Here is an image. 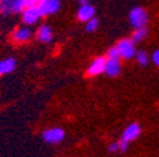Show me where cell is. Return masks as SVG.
Wrapping results in <instances>:
<instances>
[{
  "label": "cell",
  "mask_w": 159,
  "mask_h": 157,
  "mask_svg": "<svg viewBox=\"0 0 159 157\" xmlns=\"http://www.w3.org/2000/svg\"><path fill=\"white\" fill-rule=\"evenodd\" d=\"M129 23L134 28H139V27H146L148 24V11L143 7H134L129 11Z\"/></svg>",
  "instance_id": "1"
},
{
  "label": "cell",
  "mask_w": 159,
  "mask_h": 157,
  "mask_svg": "<svg viewBox=\"0 0 159 157\" xmlns=\"http://www.w3.org/2000/svg\"><path fill=\"white\" fill-rule=\"evenodd\" d=\"M116 48L119 51V57L125 59H131L135 57V43H134L131 38H121L116 43Z\"/></svg>",
  "instance_id": "2"
},
{
  "label": "cell",
  "mask_w": 159,
  "mask_h": 157,
  "mask_svg": "<svg viewBox=\"0 0 159 157\" xmlns=\"http://www.w3.org/2000/svg\"><path fill=\"white\" fill-rule=\"evenodd\" d=\"M43 140L50 144H57L60 142H63L66 137V132L61 128H50L43 132Z\"/></svg>",
  "instance_id": "3"
},
{
  "label": "cell",
  "mask_w": 159,
  "mask_h": 157,
  "mask_svg": "<svg viewBox=\"0 0 159 157\" xmlns=\"http://www.w3.org/2000/svg\"><path fill=\"white\" fill-rule=\"evenodd\" d=\"M23 10V0H2L0 2V13L2 14L21 13Z\"/></svg>",
  "instance_id": "4"
},
{
  "label": "cell",
  "mask_w": 159,
  "mask_h": 157,
  "mask_svg": "<svg viewBox=\"0 0 159 157\" xmlns=\"http://www.w3.org/2000/svg\"><path fill=\"white\" fill-rule=\"evenodd\" d=\"M41 17L51 16L60 10V2H53V0H41L37 6Z\"/></svg>",
  "instance_id": "5"
},
{
  "label": "cell",
  "mask_w": 159,
  "mask_h": 157,
  "mask_svg": "<svg viewBox=\"0 0 159 157\" xmlns=\"http://www.w3.org/2000/svg\"><path fill=\"white\" fill-rule=\"evenodd\" d=\"M121 61L119 58H107L105 59V69H104V74L107 76H111V78H115L121 74Z\"/></svg>",
  "instance_id": "6"
},
{
  "label": "cell",
  "mask_w": 159,
  "mask_h": 157,
  "mask_svg": "<svg viewBox=\"0 0 159 157\" xmlns=\"http://www.w3.org/2000/svg\"><path fill=\"white\" fill-rule=\"evenodd\" d=\"M105 59L104 57H97L95 59H93V62L88 65L87 69V75L88 76H98L101 74H104V69H105Z\"/></svg>",
  "instance_id": "7"
},
{
  "label": "cell",
  "mask_w": 159,
  "mask_h": 157,
  "mask_svg": "<svg viewBox=\"0 0 159 157\" xmlns=\"http://www.w3.org/2000/svg\"><path fill=\"white\" fill-rule=\"evenodd\" d=\"M21 13H23V23L26 24V26H33V24H36L40 20V17H41V14H40L37 6L24 7V10L21 11Z\"/></svg>",
  "instance_id": "8"
},
{
  "label": "cell",
  "mask_w": 159,
  "mask_h": 157,
  "mask_svg": "<svg viewBox=\"0 0 159 157\" xmlns=\"http://www.w3.org/2000/svg\"><path fill=\"white\" fill-rule=\"evenodd\" d=\"M93 17H95V7L91 6V4H84V6H80L78 11H77V19L80 21H84L87 23L88 20H91Z\"/></svg>",
  "instance_id": "9"
},
{
  "label": "cell",
  "mask_w": 159,
  "mask_h": 157,
  "mask_svg": "<svg viewBox=\"0 0 159 157\" xmlns=\"http://www.w3.org/2000/svg\"><path fill=\"white\" fill-rule=\"evenodd\" d=\"M139 134H141V126L138 123H131L128 124L122 132V139H125L126 142H131L135 140V139L139 137Z\"/></svg>",
  "instance_id": "10"
},
{
  "label": "cell",
  "mask_w": 159,
  "mask_h": 157,
  "mask_svg": "<svg viewBox=\"0 0 159 157\" xmlns=\"http://www.w3.org/2000/svg\"><path fill=\"white\" fill-rule=\"evenodd\" d=\"M31 30L29 28V26L27 27H20V28H17L16 31L13 33V40L16 41V43H24V41H27V40L31 38Z\"/></svg>",
  "instance_id": "11"
},
{
  "label": "cell",
  "mask_w": 159,
  "mask_h": 157,
  "mask_svg": "<svg viewBox=\"0 0 159 157\" xmlns=\"http://www.w3.org/2000/svg\"><path fill=\"white\" fill-rule=\"evenodd\" d=\"M37 40L41 43H50L53 40V30L48 26H40L37 30Z\"/></svg>",
  "instance_id": "12"
},
{
  "label": "cell",
  "mask_w": 159,
  "mask_h": 157,
  "mask_svg": "<svg viewBox=\"0 0 159 157\" xmlns=\"http://www.w3.org/2000/svg\"><path fill=\"white\" fill-rule=\"evenodd\" d=\"M146 36H148V28H146V27H139V28H135L131 40L136 44V43H141L142 40H145Z\"/></svg>",
  "instance_id": "13"
},
{
  "label": "cell",
  "mask_w": 159,
  "mask_h": 157,
  "mask_svg": "<svg viewBox=\"0 0 159 157\" xmlns=\"http://www.w3.org/2000/svg\"><path fill=\"white\" fill-rule=\"evenodd\" d=\"M134 58L136 59V62H138L139 65H142V67H145L146 64L149 62V55L146 54V51H143V50H139V51H136Z\"/></svg>",
  "instance_id": "14"
},
{
  "label": "cell",
  "mask_w": 159,
  "mask_h": 157,
  "mask_svg": "<svg viewBox=\"0 0 159 157\" xmlns=\"http://www.w3.org/2000/svg\"><path fill=\"white\" fill-rule=\"evenodd\" d=\"M3 68H4V74H9V72H13L16 68V59L14 58H6L3 61Z\"/></svg>",
  "instance_id": "15"
},
{
  "label": "cell",
  "mask_w": 159,
  "mask_h": 157,
  "mask_svg": "<svg viewBox=\"0 0 159 157\" xmlns=\"http://www.w3.org/2000/svg\"><path fill=\"white\" fill-rule=\"evenodd\" d=\"M98 26H99V20L95 19V17H93L91 20H88V21H87L85 30L88 31V33H94V31L98 28Z\"/></svg>",
  "instance_id": "16"
},
{
  "label": "cell",
  "mask_w": 159,
  "mask_h": 157,
  "mask_svg": "<svg viewBox=\"0 0 159 157\" xmlns=\"http://www.w3.org/2000/svg\"><path fill=\"white\" fill-rule=\"evenodd\" d=\"M107 58H121V57H119V51H118V48H116V46L109 47V48L107 50Z\"/></svg>",
  "instance_id": "17"
},
{
  "label": "cell",
  "mask_w": 159,
  "mask_h": 157,
  "mask_svg": "<svg viewBox=\"0 0 159 157\" xmlns=\"http://www.w3.org/2000/svg\"><path fill=\"white\" fill-rule=\"evenodd\" d=\"M129 147V142H126L125 139H119L118 140V151H121V153H125L126 150H128Z\"/></svg>",
  "instance_id": "18"
},
{
  "label": "cell",
  "mask_w": 159,
  "mask_h": 157,
  "mask_svg": "<svg viewBox=\"0 0 159 157\" xmlns=\"http://www.w3.org/2000/svg\"><path fill=\"white\" fill-rule=\"evenodd\" d=\"M41 0H23V6L24 7H34L39 6V3Z\"/></svg>",
  "instance_id": "19"
},
{
  "label": "cell",
  "mask_w": 159,
  "mask_h": 157,
  "mask_svg": "<svg viewBox=\"0 0 159 157\" xmlns=\"http://www.w3.org/2000/svg\"><path fill=\"white\" fill-rule=\"evenodd\" d=\"M151 59H152V62L155 64L156 67H159V50H155L152 54V57H151Z\"/></svg>",
  "instance_id": "20"
},
{
  "label": "cell",
  "mask_w": 159,
  "mask_h": 157,
  "mask_svg": "<svg viewBox=\"0 0 159 157\" xmlns=\"http://www.w3.org/2000/svg\"><path fill=\"white\" fill-rule=\"evenodd\" d=\"M108 151L109 153H115L118 151V142H112V143L108 144Z\"/></svg>",
  "instance_id": "21"
},
{
  "label": "cell",
  "mask_w": 159,
  "mask_h": 157,
  "mask_svg": "<svg viewBox=\"0 0 159 157\" xmlns=\"http://www.w3.org/2000/svg\"><path fill=\"white\" fill-rule=\"evenodd\" d=\"M78 3H80V6H84V4L89 3V0H78Z\"/></svg>",
  "instance_id": "22"
},
{
  "label": "cell",
  "mask_w": 159,
  "mask_h": 157,
  "mask_svg": "<svg viewBox=\"0 0 159 157\" xmlns=\"http://www.w3.org/2000/svg\"><path fill=\"white\" fill-rule=\"evenodd\" d=\"M4 74V68H3V61H0V75Z\"/></svg>",
  "instance_id": "23"
},
{
  "label": "cell",
  "mask_w": 159,
  "mask_h": 157,
  "mask_svg": "<svg viewBox=\"0 0 159 157\" xmlns=\"http://www.w3.org/2000/svg\"><path fill=\"white\" fill-rule=\"evenodd\" d=\"M53 2H60V0H53Z\"/></svg>",
  "instance_id": "24"
},
{
  "label": "cell",
  "mask_w": 159,
  "mask_h": 157,
  "mask_svg": "<svg viewBox=\"0 0 159 157\" xmlns=\"http://www.w3.org/2000/svg\"><path fill=\"white\" fill-rule=\"evenodd\" d=\"M0 2H2V0H0Z\"/></svg>",
  "instance_id": "25"
}]
</instances>
